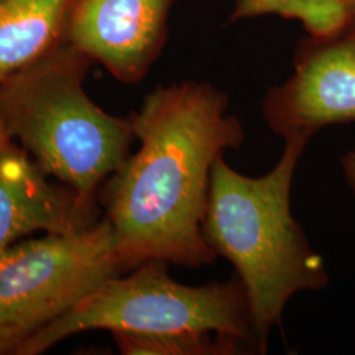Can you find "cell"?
<instances>
[{"mask_svg": "<svg viewBox=\"0 0 355 355\" xmlns=\"http://www.w3.org/2000/svg\"><path fill=\"white\" fill-rule=\"evenodd\" d=\"M140 149L105 192L121 268L162 261L189 268L217 258L203 236L216 159L245 141L228 96L209 83L158 86L130 117Z\"/></svg>", "mask_w": 355, "mask_h": 355, "instance_id": "cell-1", "label": "cell"}, {"mask_svg": "<svg viewBox=\"0 0 355 355\" xmlns=\"http://www.w3.org/2000/svg\"><path fill=\"white\" fill-rule=\"evenodd\" d=\"M284 141L278 164L263 177L242 175L218 157L203 220L205 241L241 280L261 353L292 296L329 283L321 257L291 212L292 180L309 140Z\"/></svg>", "mask_w": 355, "mask_h": 355, "instance_id": "cell-2", "label": "cell"}, {"mask_svg": "<svg viewBox=\"0 0 355 355\" xmlns=\"http://www.w3.org/2000/svg\"><path fill=\"white\" fill-rule=\"evenodd\" d=\"M91 64L66 41L0 79V114L11 137L44 173L69 184L82 208L127 161L135 137L130 119L107 114L89 99L83 85Z\"/></svg>", "mask_w": 355, "mask_h": 355, "instance_id": "cell-3", "label": "cell"}, {"mask_svg": "<svg viewBox=\"0 0 355 355\" xmlns=\"http://www.w3.org/2000/svg\"><path fill=\"white\" fill-rule=\"evenodd\" d=\"M166 265L149 261L125 278L114 275L104 280L69 312L21 343L15 354H40L87 330L212 331L261 352L248 296L237 275L224 283L187 286L173 279Z\"/></svg>", "mask_w": 355, "mask_h": 355, "instance_id": "cell-4", "label": "cell"}, {"mask_svg": "<svg viewBox=\"0 0 355 355\" xmlns=\"http://www.w3.org/2000/svg\"><path fill=\"white\" fill-rule=\"evenodd\" d=\"M120 270L107 218L15 242L0 253V353H15Z\"/></svg>", "mask_w": 355, "mask_h": 355, "instance_id": "cell-5", "label": "cell"}, {"mask_svg": "<svg viewBox=\"0 0 355 355\" xmlns=\"http://www.w3.org/2000/svg\"><path fill=\"white\" fill-rule=\"evenodd\" d=\"M263 120L284 140L355 121V21L330 36L302 38L292 76L267 89Z\"/></svg>", "mask_w": 355, "mask_h": 355, "instance_id": "cell-6", "label": "cell"}, {"mask_svg": "<svg viewBox=\"0 0 355 355\" xmlns=\"http://www.w3.org/2000/svg\"><path fill=\"white\" fill-rule=\"evenodd\" d=\"M177 0H76L67 41L124 83H139L159 57Z\"/></svg>", "mask_w": 355, "mask_h": 355, "instance_id": "cell-7", "label": "cell"}, {"mask_svg": "<svg viewBox=\"0 0 355 355\" xmlns=\"http://www.w3.org/2000/svg\"><path fill=\"white\" fill-rule=\"evenodd\" d=\"M83 211L51 186L24 153L11 146L0 155V253L35 232L64 233L83 227Z\"/></svg>", "mask_w": 355, "mask_h": 355, "instance_id": "cell-8", "label": "cell"}, {"mask_svg": "<svg viewBox=\"0 0 355 355\" xmlns=\"http://www.w3.org/2000/svg\"><path fill=\"white\" fill-rule=\"evenodd\" d=\"M76 0H0V79L67 41Z\"/></svg>", "mask_w": 355, "mask_h": 355, "instance_id": "cell-9", "label": "cell"}, {"mask_svg": "<svg viewBox=\"0 0 355 355\" xmlns=\"http://www.w3.org/2000/svg\"><path fill=\"white\" fill-rule=\"evenodd\" d=\"M277 15L299 21L311 36H330L355 21V0H236L229 23Z\"/></svg>", "mask_w": 355, "mask_h": 355, "instance_id": "cell-10", "label": "cell"}, {"mask_svg": "<svg viewBox=\"0 0 355 355\" xmlns=\"http://www.w3.org/2000/svg\"><path fill=\"white\" fill-rule=\"evenodd\" d=\"M114 338L120 352L127 355H233L254 350L234 337L212 331H114Z\"/></svg>", "mask_w": 355, "mask_h": 355, "instance_id": "cell-11", "label": "cell"}, {"mask_svg": "<svg viewBox=\"0 0 355 355\" xmlns=\"http://www.w3.org/2000/svg\"><path fill=\"white\" fill-rule=\"evenodd\" d=\"M343 167L346 180L355 193V152H349L343 157Z\"/></svg>", "mask_w": 355, "mask_h": 355, "instance_id": "cell-12", "label": "cell"}, {"mask_svg": "<svg viewBox=\"0 0 355 355\" xmlns=\"http://www.w3.org/2000/svg\"><path fill=\"white\" fill-rule=\"evenodd\" d=\"M12 137L7 129V125L3 120V116L0 114V155L7 152L12 146Z\"/></svg>", "mask_w": 355, "mask_h": 355, "instance_id": "cell-13", "label": "cell"}]
</instances>
